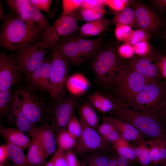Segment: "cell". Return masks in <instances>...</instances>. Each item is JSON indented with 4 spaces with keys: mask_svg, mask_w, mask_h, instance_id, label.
<instances>
[{
    "mask_svg": "<svg viewBox=\"0 0 166 166\" xmlns=\"http://www.w3.org/2000/svg\"><path fill=\"white\" fill-rule=\"evenodd\" d=\"M154 3L162 12H166V0H155Z\"/></svg>",
    "mask_w": 166,
    "mask_h": 166,
    "instance_id": "db71d44e",
    "label": "cell"
},
{
    "mask_svg": "<svg viewBox=\"0 0 166 166\" xmlns=\"http://www.w3.org/2000/svg\"><path fill=\"white\" fill-rule=\"evenodd\" d=\"M165 87L159 81H150L133 98L123 102L134 110L159 119L158 104Z\"/></svg>",
    "mask_w": 166,
    "mask_h": 166,
    "instance_id": "8992f818",
    "label": "cell"
},
{
    "mask_svg": "<svg viewBox=\"0 0 166 166\" xmlns=\"http://www.w3.org/2000/svg\"><path fill=\"white\" fill-rule=\"evenodd\" d=\"M103 121L112 124L124 139L133 143L144 141V134L132 125L111 116L103 117Z\"/></svg>",
    "mask_w": 166,
    "mask_h": 166,
    "instance_id": "ffe728a7",
    "label": "cell"
},
{
    "mask_svg": "<svg viewBox=\"0 0 166 166\" xmlns=\"http://www.w3.org/2000/svg\"><path fill=\"white\" fill-rule=\"evenodd\" d=\"M97 130L98 132L106 141L113 145L122 137L114 126L107 122L103 121Z\"/></svg>",
    "mask_w": 166,
    "mask_h": 166,
    "instance_id": "1f68e13d",
    "label": "cell"
},
{
    "mask_svg": "<svg viewBox=\"0 0 166 166\" xmlns=\"http://www.w3.org/2000/svg\"><path fill=\"white\" fill-rule=\"evenodd\" d=\"M150 81L132 70L121 59L111 89L112 95L124 102L133 98Z\"/></svg>",
    "mask_w": 166,
    "mask_h": 166,
    "instance_id": "3957f363",
    "label": "cell"
},
{
    "mask_svg": "<svg viewBox=\"0 0 166 166\" xmlns=\"http://www.w3.org/2000/svg\"><path fill=\"white\" fill-rule=\"evenodd\" d=\"M142 166H146L151 164L150 151L147 141L136 157Z\"/></svg>",
    "mask_w": 166,
    "mask_h": 166,
    "instance_id": "7bdbcfd3",
    "label": "cell"
},
{
    "mask_svg": "<svg viewBox=\"0 0 166 166\" xmlns=\"http://www.w3.org/2000/svg\"><path fill=\"white\" fill-rule=\"evenodd\" d=\"M111 22L110 20L104 17L86 22L80 28L79 34L84 38L100 35L105 30Z\"/></svg>",
    "mask_w": 166,
    "mask_h": 166,
    "instance_id": "484cf974",
    "label": "cell"
},
{
    "mask_svg": "<svg viewBox=\"0 0 166 166\" xmlns=\"http://www.w3.org/2000/svg\"><path fill=\"white\" fill-rule=\"evenodd\" d=\"M32 140H36L43 147L47 157L56 152V135L53 126L49 123L34 127L27 133Z\"/></svg>",
    "mask_w": 166,
    "mask_h": 166,
    "instance_id": "9a60e30c",
    "label": "cell"
},
{
    "mask_svg": "<svg viewBox=\"0 0 166 166\" xmlns=\"http://www.w3.org/2000/svg\"><path fill=\"white\" fill-rule=\"evenodd\" d=\"M132 31L131 26H129L117 24L116 25L115 34L118 41L126 42L130 37Z\"/></svg>",
    "mask_w": 166,
    "mask_h": 166,
    "instance_id": "74e56055",
    "label": "cell"
},
{
    "mask_svg": "<svg viewBox=\"0 0 166 166\" xmlns=\"http://www.w3.org/2000/svg\"><path fill=\"white\" fill-rule=\"evenodd\" d=\"M132 46L134 53L138 56H146L149 54L151 50L150 46L147 42H140Z\"/></svg>",
    "mask_w": 166,
    "mask_h": 166,
    "instance_id": "ee69618b",
    "label": "cell"
},
{
    "mask_svg": "<svg viewBox=\"0 0 166 166\" xmlns=\"http://www.w3.org/2000/svg\"><path fill=\"white\" fill-rule=\"evenodd\" d=\"M52 159L53 166H67L65 158V151L61 148H58Z\"/></svg>",
    "mask_w": 166,
    "mask_h": 166,
    "instance_id": "f6af8a7d",
    "label": "cell"
},
{
    "mask_svg": "<svg viewBox=\"0 0 166 166\" xmlns=\"http://www.w3.org/2000/svg\"><path fill=\"white\" fill-rule=\"evenodd\" d=\"M4 1L11 12L29 25L35 28L39 26L45 30L50 26L46 18L28 0Z\"/></svg>",
    "mask_w": 166,
    "mask_h": 166,
    "instance_id": "30bf717a",
    "label": "cell"
},
{
    "mask_svg": "<svg viewBox=\"0 0 166 166\" xmlns=\"http://www.w3.org/2000/svg\"><path fill=\"white\" fill-rule=\"evenodd\" d=\"M104 0H82L81 8L92 9L104 6Z\"/></svg>",
    "mask_w": 166,
    "mask_h": 166,
    "instance_id": "c3c4849f",
    "label": "cell"
},
{
    "mask_svg": "<svg viewBox=\"0 0 166 166\" xmlns=\"http://www.w3.org/2000/svg\"><path fill=\"white\" fill-rule=\"evenodd\" d=\"M108 12L104 6L92 9L80 8L78 11V19L79 21L86 22L93 21L104 18Z\"/></svg>",
    "mask_w": 166,
    "mask_h": 166,
    "instance_id": "d6a6232c",
    "label": "cell"
},
{
    "mask_svg": "<svg viewBox=\"0 0 166 166\" xmlns=\"http://www.w3.org/2000/svg\"><path fill=\"white\" fill-rule=\"evenodd\" d=\"M8 158V152L6 144L0 146V166H3Z\"/></svg>",
    "mask_w": 166,
    "mask_h": 166,
    "instance_id": "f907efd6",
    "label": "cell"
},
{
    "mask_svg": "<svg viewBox=\"0 0 166 166\" xmlns=\"http://www.w3.org/2000/svg\"><path fill=\"white\" fill-rule=\"evenodd\" d=\"M116 97L110 93L95 90L88 97V101L95 109L104 114H109L115 106Z\"/></svg>",
    "mask_w": 166,
    "mask_h": 166,
    "instance_id": "44dd1931",
    "label": "cell"
},
{
    "mask_svg": "<svg viewBox=\"0 0 166 166\" xmlns=\"http://www.w3.org/2000/svg\"><path fill=\"white\" fill-rule=\"evenodd\" d=\"M0 134L6 142L13 144L22 149L29 148L31 140L21 131L15 128H3L0 124Z\"/></svg>",
    "mask_w": 166,
    "mask_h": 166,
    "instance_id": "603a6c76",
    "label": "cell"
},
{
    "mask_svg": "<svg viewBox=\"0 0 166 166\" xmlns=\"http://www.w3.org/2000/svg\"><path fill=\"white\" fill-rule=\"evenodd\" d=\"M158 113L159 119L163 124H166V87L158 103Z\"/></svg>",
    "mask_w": 166,
    "mask_h": 166,
    "instance_id": "60d3db41",
    "label": "cell"
},
{
    "mask_svg": "<svg viewBox=\"0 0 166 166\" xmlns=\"http://www.w3.org/2000/svg\"><path fill=\"white\" fill-rule=\"evenodd\" d=\"M15 90L21 97L24 113L34 125L50 121L52 104L46 102L36 92V89L26 84Z\"/></svg>",
    "mask_w": 166,
    "mask_h": 166,
    "instance_id": "5b68a950",
    "label": "cell"
},
{
    "mask_svg": "<svg viewBox=\"0 0 166 166\" xmlns=\"http://www.w3.org/2000/svg\"><path fill=\"white\" fill-rule=\"evenodd\" d=\"M89 83L86 78L81 74H75L68 78L66 87L74 96L83 94L89 87Z\"/></svg>",
    "mask_w": 166,
    "mask_h": 166,
    "instance_id": "83f0119b",
    "label": "cell"
},
{
    "mask_svg": "<svg viewBox=\"0 0 166 166\" xmlns=\"http://www.w3.org/2000/svg\"><path fill=\"white\" fill-rule=\"evenodd\" d=\"M158 166L157 165H155L152 164H150L148 165H146V166Z\"/></svg>",
    "mask_w": 166,
    "mask_h": 166,
    "instance_id": "94428289",
    "label": "cell"
},
{
    "mask_svg": "<svg viewBox=\"0 0 166 166\" xmlns=\"http://www.w3.org/2000/svg\"><path fill=\"white\" fill-rule=\"evenodd\" d=\"M162 56L158 55L136 56L128 59L127 64L133 70L149 81H159L162 77L158 66Z\"/></svg>",
    "mask_w": 166,
    "mask_h": 166,
    "instance_id": "5bb4252c",
    "label": "cell"
},
{
    "mask_svg": "<svg viewBox=\"0 0 166 166\" xmlns=\"http://www.w3.org/2000/svg\"><path fill=\"white\" fill-rule=\"evenodd\" d=\"M113 22L116 25L122 24L131 26L136 25V16L133 9L126 6L121 11L116 13Z\"/></svg>",
    "mask_w": 166,
    "mask_h": 166,
    "instance_id": "836d02e7",
    "label": "cell"
},
{
    "mask_svg": "<svg viewBox=\"0 0 166 166\" xmlns=\"http://www.w3.org/2000/svg\"><path fill=\"white\" fill-rule=\"evenodd\" d=\"M129 2L128 0H104V6L107 5L109 8L116 13L121 11Z\"/></svg>",
    "mask_w": 166,
    "mask_h": 166,
    "instance_id": "b9f144b4",
    "label": "cell"
},
{
    "mask_svg": "<svg viewBox=\"0 0 166 166\" xmlns=\"http://www.w3.org/2000/svg\"><path fill=\"white\" fill-rule=\"evenodd\" d=\"M66 129L77 140L81 135L82 130L81 124L74 114L70 118L67 124Z\"/></svg>",
    "mask_w": 166,
    "mask_h": 166,
    "instance_id": "8d00e7d4",
    "label": "cell"
},
{
    "mask_svg": "<svg viewBox=\"0 0 166 166\" xmlns=\"http://www.w3.org/2000/svg\"><path fill=\"white\" fill-rule=\"evenodd\" d=\"M56 142L58 148L65 151L73 148L77 139L65 128L61 130L56 135Z\"/></svg>",
    "mask_w": 166,
    "mask_h": 166,
    "instance_id": "e575fe53",
    "label": "cell"
},
{
    "mask_svg": "<svg viewBox=\"0 0 166 166\" xmlns=\"http://www.w3.org/2000/svg\"><path fill=\"white\" fill-rule=\"evenodd\" d=\"M162 37L163 38L166 39V28L163 33Z\"/></svg>",
    "mask_w": 166,
    "mask_h": 166,
    "instance_id": "91938a15",
    "label": "cell"
},
{
    "mask_svg": "<svg viewBox=\"0 0 166 166\" xmlns=\"http://www.w3.org/2000/svg\"><path fill=\"white\" fill-rule=\"evenodd\" d=\"M16 91L11 88L0 92V116H6L12 106Z\"/></svg>",
    "mask_w": 166,
    "mask_h": 166,
    "instance_id": "4dcf8cb0",
    "label": "cell"
},
{
    "mask_svg": "<svg viewBox=\"0 0 166 166\" xmlns=\"http://www.w3.org/2000/svg\"><path fill=\"white\" fill-rule=\"evenodd\" d=\"M77 41L84 61L93 58L102 49V40L100 37L88 39L81 37L78 34Z\"/></svg>",
    "mask_w": 166,
    "mask_h": 166,
    "instance_id": "7402d4cb",
    "label": "cell"
},
{
    "mask_svg": "<svg viewBox=\"0 0 166 166\" xmlns=\"http://www.w3.org/2000/svg\"><path fill=\"white\" fill-rule=\"evenodd\" d=\"M3 166H15L12 164L8 162L7 160Z\"/></svg>",
    "mask_w": 166,
    "mask_h": 166,
    "instance_id": "680465c9",
    "label": "cell"
},
{
    "mask_svg": "<svg viewBox=\"0 0 166 166\" xmlns=\"http://www.w3.org/2000/svg\"><path fill=\"white\" fill-rule=\"evenodd\" d=\"M117 52L120 57L128 59L133 57L134 53L132 46L127 43L120 46Z\"/></svg>",
    "mask_w": 166,
    "mask_h": 166,
    "instance_id": "7dc6e473",
    "label": "cell"
},
{
    "mask_svg": "<svg viewBox=\"0 0 166 166\" xmlns=\"http://www.w3.org/2000/svg\"><path fill=\"white\" fill-rule=\"evenodd\" d=\"M0 29V46L16 51L40 41L45 30L34 28L10 12L5 14Z\"/></svg>",
    "mask_w": 166,
    "mask_h": 166,
    "instance_id": "6da1fadb",
    "label": "cell"
},
{
    "mask_svg": "<svg viewBox=\"0 0 166 166\" xmlns=\"http://www.w3.org/2000/svg\"><path fill=\"white\" fill-rule=\"evenodd\" d=\"M8 152V158L15 166H35L27 160L22 149L13 144L6 142Z\"/></svg>",
    "mask_w": 166,
    "mask_h": 166,
    "instance_id": "f546056e",
    "label": "cell"
},
{
    "mask_svg": "<svg viewBox=\"0 0 166 166\" xmlns=\"http://www.w3.org/2000/svg\"><path fill=\"white\" fill-rule=\"evenodd\" d=\"M79 10L66 14L61 13L53 24L44 31L38 47L43 49H53L64 38L75 32L78 28Z\"/></svg>",
    "mask_w": 166,
    "mask_h": 166,
    "instance_id": "52a82bcc",
    "label": "cell"
},
{
    "mask_svg": "<svg viewBox=\"0 0 166 166\" xmlns=\"http://www.w3.org/2000/svg\"><path fill=\"white\" fill-rule=\"evenodd\" d=\"M147 141L151 163L161 165L166 161V138H153Z\"/></svg>",
    "mask_w": 166,
    "mask_h": 166,
    "instance_id": "cb8c5ba5",
    "label": "cell"
},
{
    "mask_svg": "<svg viewBox=\"0 0 166 166\" xmlns=\"http://www.w3.org/2000/svg\"><path fill=\"white\" fill-rule=\"evenodd\" d=\"M121 58L115 49H102L93 58L91 67L95 78L103 88L111 90Z\"/></svg>",
    "mask_w": 166,
    "mask_h": 166,
    "instance_id": "277c9868",
    "label": "cell"
},
{
    "mask_svg": "<svg viewBox=\"0 0 166 166\" xmlns=\"http://www.w3.org/2000/svg\"><path fill=\"white\" fill-rule=\"evenodd\" d=\"M6 117L10 124L23 133H27L34 127L22 110V100L17 91L12 106Z\"/></svg>",
    "mask_w": 166,
    "mask_h": 166,
    "instance_id": "ac0fdd59",
    "label": "cell"
},
{
    "mask_svg": "<svg viewBox=\"0 0 166 166\" xmlns=\"http://www.w3.org/2000/svg\"><path fill=\"white\" fill-rule=\"evenodd\" d=\"M26 156L29 162L35 166H45L47 156L42 145L36 140H32Z\"/></svg>",
    "mask_w": 166,
    "mask_h": 166,
    "instance_id": "4316f807",
    "label": "cell"
},
{
    "mask_svg": "<svg viewBox=\"0 0 166 166\" xmlns=\"http://www.w3.org/2000/svg\"><path fill=\"white\" fill-rule=\"evenodd\" d=\"M18 69L14 51L9 56L3 51L0 54V92L18 84L22 77Z\"/></svg>",
    "mask_w": 166,
    "mask_h": 166,
    "instance_id": "4fadbf2b",
    "label": "cell"
},
{
    "mask_svg": "<svg viewBox=\"0 0 166 166\" xmlns=\"http://www.w3.org/2000/svg\"><path fill=\"white\" fill-rule=\"evenodd\" d=\"M70 65L66 58L60 52L53 49L48 93L50 99L55 102L64 96Z\"/></svg>",
    "mask_w": 166,
    "mask_h": 166,
    "instance_id": "ba28073f",
    "label": "cell"
},
{
    "mask_svg": "<svg viewBox=\"0 0 166 166\" xmlns=\"http://www.w3.org/2000/svg\"><path fill=\"white\" fill-rule=\"evenodd\" d=\"M162 77L166 81V57L162 56L158 63Z\"/></svg>",
    "mask_w": 166,
    "mask_h": 166,
    "instance_id": "816d5d0a",
    "label": "cell"
},
{
    "mask_svg": "<svg viewBox=\"0 0 166 166\" xmlns=\"http://www.w3.org/2000/svg\"><path fill=\"white\" fill-rule=\"evenodd\" d=\"M29 2L40 10L49 14L51 0H29Z\"/></svg>",
    "mask_w": 166,
    "mask_h": 166,
    "instance_id": "bcb514c9",
    "label": "cell"
},
{
    "mask_svg": "<svg viewBox=\"0 0 166 166\" xmlns=\"http://www.w3.org/2000/svg\"><path fill=\"white\" fill-rule=\"evenodd\" d=\"M82 0H63L62 1V14H66L79 10Z\"/></svg>",
    "mask_w": 166,
    "mask_h": 166,
    "instance_id": "ab89813d",
    "label": "cell"
},
{
    "mask_svg": "<svg viewBox=\"0 0 166 166\" xmlns=\"http://www.w3.org/2000/svg\"><path fill=\"white\" fill-rule=\"evenodd\" d=\"M149 35L143 30L138 29L133 30L132 33L127 41L126 42L132 46L142 42H147Z\"/></svg>",
    "mask_w": 166,
    "mask_h": 166,
    "instance_id": "f35d334b",
    "label": "cell"
},
{
    "mask_svg": "<svg viewBox=\"0 0 166 166\" xmlns=\"http://www.w3.org/2000/svg\"><path fill=\"white\" fill-rule=\"evenodd\" d=\"M116 156L118 166H130V161L126 158L118 155Z\"/></svg>",
    "mask_w": 166,
    "mask_h": 166,
    "instance_id": "f5cc1de1",
    "label": "cell"
},
{
    "mask_svg": "<svg viewBox=\"0 0 166 166\" xmlns=\"http://www.w3.org/2000/svg\"><path fill=\"white\" fill-rule=\"evenodd\" d=\"M136 16V26L146 31H153L159 28L161 24L160 17L153 11L144 5L132 1Z\"/></svg>",
    "mask_w": 166,
    "mask_h": 166,
    "instance_id": "2e32d148",
    "label": "cell"
},
{
    "mask_svg": "<svg viewBox=\"0 0 166 166\" xmlns=\"http://www.w3.org/2000/svg\"><path fill=\"white\" fill-rule=\"evenodd\" d=\"M77 106V102L74 97H64L51 105L50 124L56 135L61 130L66 128L67 124Z\"/></svg>",
    "mask_w": 166,
    "mask_h": 166,
    "instance_id": "7c38bea8",
    "label": "cell"
},
{
    "mask_svg": "<svg viewBox=\"0 0 166 166\" xmlns=\"http://www.w3.org/2000/svg\"><path fill=\"white\" fill-rule=\"evenodd\" d=\"M81 124V133L73 148L76 154L80 156L95 152L110 153L116 151L114 145L106 141L96 130Z\"/></svg>",
    "mask_w": 166,
    "mask_h": 166,
    "instance_id": "9c48e42d",
    "label": "cell"
},
{
    "mask_svg": "<svg viewBox=\"0 0 166 166\" xmlns=\"http://www.w3.org/2000/svg\"><path fill=\"white\" fill-rule=\"evenodd\" d=\"M51 62V54L47 55L42 64L25 78L26 84L37 90L48 92Z\"/></svg>",
    "mask_w": 166,
    "mask_h": 166,
    "instance_id": "e0dca14e",
    "label": "cell"
},
{
    "mask_svg": "<svg viewBox=\"0 0 166 166\" xmlns=\"http://www.w3.org/2000/svg\"><path fill=\"white\" fill-rule=\"evenodd\" d=\"M2 5V1H0V20L2 21L5 15Z\"/></svg>",
    "mask_w": 166,
    "mask_h": 166,
    "instance_id": "9f6ffc18",
    "label": "cell"
},
{
    "mask_svg": "<svg viewBox=\"0 0 166 166\" xmlns=\"http://www.w3.org/2000/svg\"><path fill=\"white\" fill-rule=\"evenodd\" d=\"M161 166H166V161L161 165Z\"/></svg>",
    "mask_w": 166,
    "mask_h": 166,
    "instance_id": "6125c7cd",
    "label": "cell"
},
{
    "mask_svg": "<svg viewBox=\"0 0 166 166\" xmlns=\"http://www.w3.org/2000/svg\"><path fill=\"white\" fill-rule=\"evenodd\" d=\"M45 166H53V161L52 158L47 163L45 164Z\"/></svg>",
    "mask_w": 166,
    "mask_h": 166,
    "instance_id": "6f0895ef",
    "label": "cell"
},
{
    "mask_svg": "<svg viewBox=\"0 0 166 166\" xmlns=\"http://www.w3.org/2000/svg\"><path fill=\"white\" fill-rule=\"evenodd\" d=\"M78 110L81 122L95 130L97 129L100 124L99 119L91 104L88 101L80 105Z\"/></svg>",
    "mask_w": 166,
    "mask_h": 166,
    "instance_id": "d4e9b609",
    "label": "cell"
},
{
    "mask_svg": "<svg viewBox=\"0 0 166 166\" xmlns=\"http://www.w3.org/2000/svg\"><path fill=\"white\" fill-rule=\"evenodd\" d=\"M65 156L67 166H79L80 165L73 151L71 150L65 151Z\"/></svg>",
    "mask_w": 166,
    "mask_h": 166,
    "instance_id": "681fc988",
    "label": "cell"
},
{
    "mask_svg": "<svg viewBox=\"0 0 166 166\" xmlns=\"http://www.w3.org/2000/svg\"><path fill=\"white\" fill-rule=\"evenodd\" d=\"M109 114L132 125L152 139L166 138L164 124L159 119L134 110L117 98Z\"/></svg>",
    "mask_w": 166,
    "mask_h": 166,
    "instance_id": "7a4b0ae2",
    "label": "cell"
},
{
    "mask_svg": "<svg viewBox=\"0 0 166 166\" xmlns=\"http://www.w3.org/2000/svg\"><path fill=\"white\" fill-rule=\"evenodd\" d=\"M79 166H82L81 164H80V165Z\"/></svg>",
    "mask_w": 166,
    "mask_h": 166,
    "instance_id": "be15d7a7",
    "label": "cell"
},
{
    "mask_svg": "<svg viewBox=\"0 0 166 166\" xmlns=\"http://www.w3.org/2000/svg\"><path fill=\"white\" fill-rule=\"evenodd\" d=\"M113 145L119 156L126 158L130 161L136 160L134 149L128 141L121 137Z\"/></svg>",
    "mask_w": 166,
    "mask_h": 166,
    "instance_id": "d590c367",
    "label": "cell"
},
{
    "mask_svg": "<svg viewBox=\"0 0 166 166\" xmlns=\"http://www.w3.org/2000/svg\"><path fill=\"white\" fill-rule=\"evenodd\" d=\"M106 153L95 152L86 153L80 156L82 166H107L109 157Z\"/></svg>",
    "mask_w": 166,
    "mask_h": 166,
    "instance_id": "f1b7e54d",
    "label": "cell"
},
{
    "mask_svg": "<svg viewBox=\"0 0 166 166\" xmlns=\"http://www.w3.org/2000/svg\"><path fill=\"white\" fill-rule=\"evenodd\" d=\"M38 42L18 50L15 53L18 68L25 77L42 64L49 52L38 47Z\"/></svg>",
    "mask_w": 166,
    "mask_h": 166,
    "instance_id": "8fae6325",
    "label": "cell"
},
{
    "mask_svg": "<svg viewBox=\"0 0 166 166\" xmlns=\"http://www.w3.org/2000/svg\"><path fill=\"white\" fill-rule=\"evenodd\" d=\"M107 166H118L116 156L109 158Z\"/></svg>",
    "mask_w": 166,
    "mask_h": 166,
    "instance_id": "11a10c76",
    "label": "cell"
},
{
    "mask_svg": "<svg viewBox=\"0 0 166 166\" xmlns=\"http://www.w3.org/2000/svg\"><path fill=\"white\" fill-rule=\"evenodd\" d=\"M78 35L73 34L64 38L53 49L60 52L66 58L70 65H79L84 62L78 49Z\"/></svg>",
    "mask_w": 166,
    "mask_h": 166,
    "instance_id": "d6986e66",
    "label": "cell"
}]
</instances>
